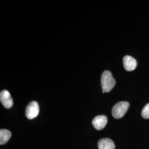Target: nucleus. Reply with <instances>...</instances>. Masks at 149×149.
Segmentation results:
<instances>
[{
    "label": "nucleus",
    "instance_id": "f257e3e1",
    "mask_svg": "<svg viewBox=\"0 0 149 149\" xmlns=\"http://www.w3.org/2000/svg\"><path fill=\"white\" fill-rule=\"evenodd\" d=\"M101 82L103 93L109 92L114 88L116 84V81L113 77L112 73L108 70L103 72Z\"/></svg>",
    "mask_w": 149,
    "mask_h": 149
},
{
    "label": "nucleus",
    "instance_id": "f03ea898",
    "mask_svg": "<svg viewBox=\"0 0 149 149\" xmlns=\"http://www.w3.org/2000/svg\"><path fill=\"white\" fill-rule=\"evenodd\" d=\"M128 102H119L116 103L112 108V116L116 119H120L125 114L129 107Z\"/></svg>",
    "mask_w": 149,
    "mask_h": 149
},
{
    "label": "nucleus",
    "instance_id": "7ed1b4c3",
    "mask_svg": "<svg viewBox=\"0 0 149 149\" xmlns=\"http://www.w3.org/2000/svg\"><path fill=\"white\" fill-rule=\"evenodd\" d=\"M39 112V104L36 101H32L29 103L26 109V116L29 119L37 117Z\"/></svg>",
    "mask_w": 149,
    "mask_h": 149
},
{
    "label": "nucleus",
    "instance_id": "20e7f679",
    "mask_svg": "<svg viewBox=\"0 0 149 149\" xmlns=\"http://www.w3.org/2000/svg\"><path fill=\"white\" fill-rule=\"evenodd\" d=\"M0 101L3 106L7 109H9L13 106V101L10 93L8 91L3 90L1 92Z\"/></svg>",
    "mask_w": 149,
    "mask_h": 149
},
{
    "label": "nucleus",
    "instance_id": "39448f33",
    "mask_svg": "<svg viewBox=\"0 0 149 149\" xmlns=\"http://www.w3.org/2000/svg\"><path fill=\"white\" fill-rule=\"evenodd\" d=\"M123 65L124 69L128 71H132L137 66L136 60L131 56L126 55L123 58Z\"/></svg>",
    "mask_w": 149,
    "mask_h": 149
},
{
    "label": "nucleus",
    "instance_id": "423d86ee",
    "mask_svg": "<svg viewBox=\"0 0 149 149\" xmlns=\"http://www.w3.org/2000/svg\"><path fill=\"white\" fill-rule=\"evenodd\" d=\"M108 119L106 116L103 115H100L94 118L92 123L96 129L98 130H100L105 128Z\"/></svg>",
    "mask_w": 149,
    "mask_h": 149
},
{
    "label": "nucleus",
    "instance_id": "0eeeda50",
    "mask_svg": "<svg viewBox=\"0 0 149 149\" xmlns=\"http://www.w3.org/2000/svg\"><path fill=\"white\" fill-rule=\"evenodd\" d=\"M99 149H115V144L111 139H102L98 142Z\"/></svg>",
    "mask_w": 149,
    "mask_h": 149
},
{
    "label": "nucleus",
    "instance_id": "6e6552de",
    "mask_svg": "<svg viewBox=\"0 0 149 149\" xmlns=\"http://www.w3.org/2000/svg\"><path fill=\"white\" fill-rule=\"evenodd\" d=\"M11 132L6 129H1L0 130V145H4L7 143L11 138Z\"/></svg>",
    "mask_w": 149,
    "mask_h": 149
},
{
    "label": "nucleus",
    "instance_id": "1a4fd4ad",
    "mask_svg": "<svg viewBox=\"0 0 149 149\" xmlns=\"http://www.w3.org/2000/svg\"><path fill=\"white\" fill-rule=\"evenodd\" d=\"M141 116L145 119L149 118V103H148L142 110Z\"/></svg>",
    "mask_w": 149,
    "mask_h": 149
}]
</instances>
